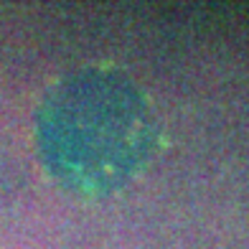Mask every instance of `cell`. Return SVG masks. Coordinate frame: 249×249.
I'll return each instance as SVG.
<instances>
[{
  "mask_svg": "<svg viewBox=\"0 0 249 249\" xmlns=\"http://www.w3.org/2000/svg\"><path fill=\"white\" fill-rule=\"evenodd\" d=\"M153 115L127 79L82 71L46 94L36 120L41 158L51 176L76 194L120 188L145 163Z\"/></svg>",
  "mask_w": 249,
  "mask_h": 249,
  "instance_id": "cell-1",
  "label": "cell"
}]
</instances>
